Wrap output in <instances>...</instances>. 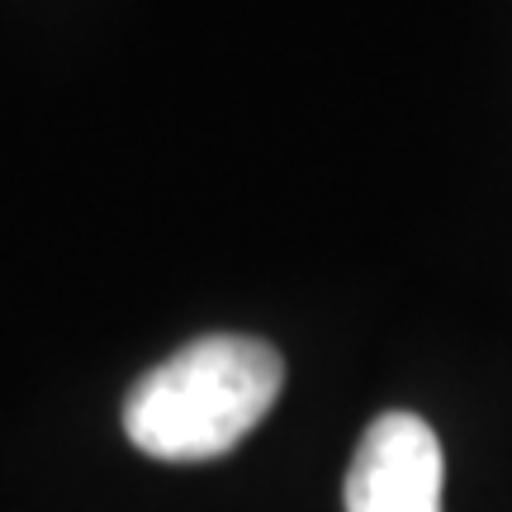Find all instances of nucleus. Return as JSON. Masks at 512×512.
I'll use <instances>...</instances> for the list:
<instances>
[{
	"label": "nucleus",
	"instance_id": "obj_1",
	"mask_svg": "<svg viewBox=\"0 0 512 512\" xmlns=\"http://www.w3.org/2000/svg\"><path fill=\"white\" fill-rule=\"evenodd\" d=\"M280 384L285 361L271 342L214 332L133 384L124 432L152 460H219L271 413Z\"/></svg>",
	"mask_w": 512,
	"mask_h": 512
},
{
	"label": "nucleus",
	"instance_id": "obj_2",
	"mask_svg": "<svg viewBox=\"0 0 512 512\" xmlns=\"http://www.w3.org/2000/svg\"><path fill=\"white\" fill-rule=\"evenodd\" d=\"M441 441L418 413H380L347 470V512H441Z\"/></svg>",
	"mask_w": 512,
	"mask_h": 512
}]
</instances>
